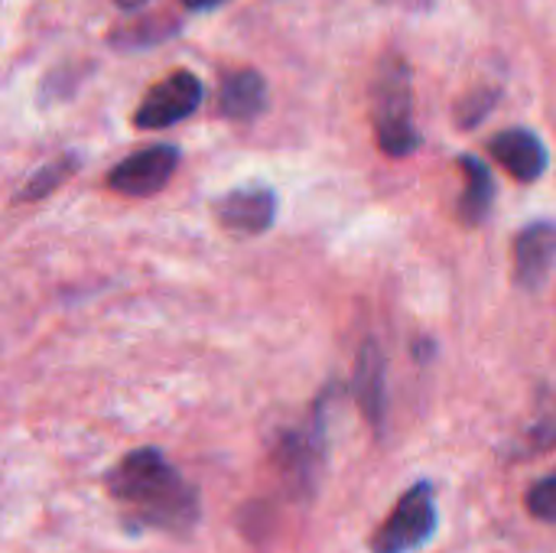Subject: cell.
Returning a JSON list of instances; mask_svg holds the SVG:
<instances>
[{
	"mask_svg": "<svg viewBox=\"0 0 556 553\" xmlns=\"http://www.w3.org/2000/svg\"><path fill=\"white\" fill-rule=\"evenodd\" d=\"M104 489L130 528L189 535L202 518L199 489L153 447L127 453L108 473Z\"/></svg>",
	"mask_w": 556,
	"mask_h": 553,
	"instance_id": "obj_1",
	"label": "cell"
},
{
	"mask_svg": "<svg viewBox=\"0 0 556 553\" xmlns=\"http://www.w3.org/2000/svg\"><path fill=\"white\" fill-rule=\"evenodd\" d=\"M371 127L384 156L404 160L420 150L414 127V75L397 49H384L371 75Z\"/></svg>",
	"mask_w": 556,
	"mask_h": 553,
	"instance_id": "obj_2",
	"label": "cell"
},
{
	"mask_svg": "<svg viewBox=\"0 0 556 553\" xmlns=\"http://www.w3.org/2000/svg\"><path fill=\"white\" fill-rule=\"evenodd\" d=\"M437 531H440L437 492L430 482H417L397 499L394 512L371 535L368 548L371 553H417L437 538Z\"/></svg>",
	"mask_w": 556,
	"mask_h": 553,
	"instance_id": "obj_3",
	"label": "cell"
},
{
	"mask_svg": "<svg viewBox=\"0 0 556 553\" xmlns=\"http://www.w3.org/2000/svg\"><path fill=\"white\" fill-rule=\"evenodd\" d=\"M202 101H205L202 78L189 68H176L140 98L130 121L137 130H166V127L192 117L202 108Z\"/></svg>",
	"mask_w": 556,
	"mask_h": 553,
	"instance_id": "obj_4",
	"label": "cell"
},
{
	"mask_svg": "<svg viewBox=\"0 0 556 553\" xmlns=\"http://www.w3.org/2000/svg\"><path fill=\"white\" fill-rule=\"evenodd\" d=\"M179 163H182V153L176 143H153V147H143L137 153L124 156L117 166H111L104 186L127 199H147V196H156L160 189H166V183L176 176Z\"/></svg>",
	"mask_w": 556,
	"mask_h": 553,
	"instance_id": "obj_5",
	"label": "cell"
},
{
	"mask_svg": "<svg viewBox=\"0 0 556 553\" xmlns=\"http://www.w3.org/2000/svg\"><path fill=\"white\" fill-rule=\"evenodd\" d=\"M215 218L231 235H264L277 222V192L264 183H248L215 202Z\"/></svg>",
	"mask_w": 556,
	"mask_h": 553,
	"instance_id": "obj_6",
	"label": "cell"
},
{
	"mask_svg": "<svg viewBox=\"0 0 556 553\" xmlns=\"http://www.w3.org/2000/svg\"><path fill=\"white\" fill-rule=\"evenodd\" d=\"M515 284L521 290H541L556 264V222L538 218L515 235Z\"/></svg>",
	"mask_w": 556,
	"mask_h": 553,
	"instance_id": "obj_7",
	"label": "cell"
},
{
	"mask_svg": "<svg viewBox=\"0 0 556 553\" xmlns=\"http://www.w3.org/2000/svg\"><path fill=\"white\" fill-rule=\"evenodd\" d=\"M489 153L495 156V163L518 183H538L547 166H551V153L547 143L531 130V127H508L498 130L489 140Z\"/></svg>",
	"mask_w": 556,
	"mask_h": 553,
	"instance_id": "obj_8",
	"label": "cell"
},
{
	"mask_svg": "<svg viewBox=\"0 0 556 553\" xmlns=\"http://www.w3.org/2000/svg\"><path fill=\"white\" fill-rule=\"evenodd\" d=\"M323 414L313 417V424H306L303 430H290L280 447H277V463H280V473L300 489V492H309L316 489V476H319V466H323V456H326V437H323Z\"/></svg>",
	"mask_w": 556,
	"mask_h": 553,
	"instance_id": "obj_9",
	"label": "cell"
},
{
	"mask_svg": "<svg viewBox=\"0 0 556 553\" xmlns=\"http://www.w3.org/2000/svg\"><path fill=\"white\" fill-rule=\"evenodd\" d=\"M267 78L257 68H228L218 81L215 108L225 121H254L267 111Z\"/></svg>",
	"mask_w": 556,
	"mask_h": 553,
	"instance_id": "obj_10",
	"label": "cell"
},
{
	"mask_svg": "<svg viewBox=\"0 0 556 553\" xmlns=\"http://www.w3.org/2000/svg\"><path fill=\"white\" fill-rule=\"evenodd\" d=\"M352 388H355V401H358L365 420L375 430H381L384 414H388V365H384V352L375 339H368L358 349Z\"/></svg>",
	"mask_w": 556,
	"mask_h": 553,
	"instance_id": "obj_11",
	"label": "cell"
},
{
	"mask_svg": "<svg viewBox=\"0 0 556 553\" xmlns=\"http://www.w3.org/2000/svg\"><path fill=\"white\" fill-rule=\"evenodd\" d=\"M182 33V20L173 13H143V16H127L108 33V46L114 52H143L166 46Z\"/></svg>",
	"mask_w": 556,
	"mask_h": 553,
	"instance_id": "obj_12",
	"label": "cell"
},
{
	"mask_svg": "<svg viewBox=\"0 0 556 553\" xmlns=\"http://www.w3.org/2000/svg\"><path fill=\"white\" fill-rule=\"evenodd\" d=\"M456 163H459L463 179H466L463 183V196H459V218H463V225L476 228V225H482L489 218V212L495 205V196H498L495 176L485 166V160H479L472 153H463Z\"/></svg>",
	"mask_w": 556,
	"mask_h": 553,
	"instance_id": "obj_13",
	"label": "cell"
},
{
	"mask_svg": "<svg viewBox=\"0 0 556 553\" xmlns=\"http://www.w3.org/2000/svg\"><path fill=\"white\" fill-rule=\"evenodd\" d=\"M81 166V156L78 153H62V156H55V160H49V163H42L23 186H20V192H16V202H39V199H46V196H52L75 169Z\"/></svg>",
	"mask_w": 556,
	"mask_h": 553,
	"instance_id": "obj_14",
	"label": "cell"
},
{
	"mask_svg": "<svg viewBox=\"0 0 556 553\" xmlns=\"http://www.w3.org/2000/svg\"><path fill=\"white\" fill-rule=\"evenodd\" d=\"M498 104V88H472L469 95H463V101L456 104V127L459 130H472L479 127Z\"/></svg>",
	"mask_w": 556,
	"mask_h": 553,
	"instance_id": "obj_15",
	"label": "cell"
},
{
	"mask_svg": "<svg viewBox=\"0 0 556 553\" xmlns=\"http://www.w3.org/2000/svg\"><path fill=\"white\" fill-rule=\"evenodd\" d=\"M525 505H528V515H531V518L547 521V525H556V473L554 476H544L541 482L531 486Z\"/></svg>",
	"mask_w": 556,
	"mask_h": 553,
	"instance_id": "obj_16",
	"label": "cell"
},
{
	"mask_svg": "<svg viewBox=\"0 0 556 553\" xmlns=\"http://www.w3.org/2000/svg\"><path fill=\"white\" fill-rule=\"evenodd\" d=\"M78 85H81L78 65H59V68H52V72L42 78V85H39V104H49V98H52V101L68 98Z\"/></svg>",
	"mask_w": 556,
	"mask_h": 553,
	"instance_id": "obj_17",
	"label": "cell"
},
{
	"mask_svg": "<svg viewBox=\"0 0 556 553\" xmlns=\"http://www.w3.org/2000/svg\"><path fill=\"white\" fill-rule=\"evenodd\" d=\"M531 440H534V447H538V450H544V447H556V417H544V420L534 427Z\"/></svg>",
	"mask_w": 556,
	"mask_h": 553,
	"instance_id": "obj_18",
	"label": "cell"
},
{
	"mask_svg": "<svg viewBox=\"0 0 556 553\" xmlns=\"http://www.w3.org/2000/svg\"><path fill=\"white\" fill-rule=\"evenodd\" d=\"M222 3H228V0H182V7H186L189 13H205V10H218Z\"/></svg>",
	"mask_w": 556,
	"mask_h": 553,
	"instance_id": "obj_19",
	"label": "cell"
},
{
	"mask_svg": "<svg viewBox=\"0 0 556 553\" xmlns=\"http://www.w3.org/2000/svg\"><path fill=\"white\" fill-rule=\"evenodd\" d=\"M143 3H150V0H114V7H117V10H124V13H130V10H140Z\"/></svg>",
	"mask_w": 556,
	"mask_h": 553,
	"instance_id": "obj_20",
	"label": "cell"
}]
</instances>
